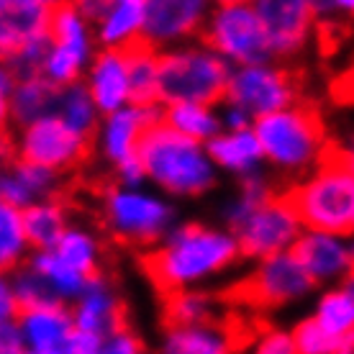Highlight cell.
<instances>
[{"instance_id":"obj_1","label":"cell","mask_w":354,"mask_h":354,"mask_svg":"<svg viewBox=\"0 0 354 354\" xmlns=\"http://www.w3.org/2000/svg\"><path fill=\"white\" fill-rule=\"evenodd\" d=\"M241 259L236 234L229 226L175 223L169 234L149 249L144 270L165 295L187 288H203L229 272Z\"/></svg>"},{"instance_id":"obj_2","label":"cell","mask_w":354,"mask_h":354,"mask_svg":"<svg viewBox=\"0 0 354 354\" xmlns=\"http://www.w3.org/2000/svg\"><path fill=\"white\" fill-rule=\"evenodd\" d=\"M149 185L177 201L203 198L218 185V172L208 144L190 139L165 121L147 129L139 144Z\"/></svg>"},{"instance_id":"obj_3","label":"cell","mask_w":354,"mask_h":354,"mask_svg":"<svg viewBox=\"0 0 354 354\" xmlns=\"http://www.w3.org/2000/svg\"><path fill=\"white\" fill-rule=\"evenodd\" d=\"M265 147L267 167L285 177L308 175L326 157V133L321 118L310 108L288 106L254 121Z\"/></svg>"},{"instance_id":"obj_4","label":"cell","mask_w":354,"mask_h":354,"mask_svg":"<svg viewBox=\"0 0 354 354\" xmlns=\"http://www.w3.org/2000/svg\"><path fill=\"white\" fill-rule=\"evenodd\" d=\"M100 211H103V223L113 239L142 249L157 247L177 223V213L175 205L169 203V195L154 185L108 187L103 193Z\"/></svg>"},{"instance_id":"obj_5","label":"cell","mask_w":354,"mask_h":354,"mask_svg":"<svg viewBox=\"0 0 354 354\" xmlns=\"http://www.w3.org/2000/svg\"><path fill=\"white\" fill-rule=\"evenodd\" d=\"M162 67V103L172 100H203L221 103L229 90L234 64L205 41L165 49L160 57Z\"/></svg>"},{"instance_id":"obj_6","label":"cell","mask_w":354,"mask_h":354,"mask_svg":"<svg viewBox=\"0 0 354 354\" xmlns=\"http://www.w3.org/2000/svg\"><path fill=\"white\" fill-rule=\"evenodd\" d=\"M288 195L306 229L354 234V175L342 160L321 162Z\"/></svg>"},{"instance_id":"obj_7","label":"cell","mask_w":354,"mask_h":354,"mask_svg":"<svg viewBox=\"0 0 354 354\" xmlns=\"http://www.w3.org/2000/svg\"><path fill=\"white\" fill-rule=\"evenodd\" d=\"M201 36L205 44L213 46L234 67L272 62L277 57L254 0L213 6Z\"/></svg>"},{"instance_id":"obj_8","label":"cell","mask_w":354,"mask_h":354,"mask_svg":"<svg viewBox=\"0 0 354 354\" xmlns=\"http://www.w3.org/2000/svg\"><path fill=\"white\" fill-rule=\"evenodd\" d=\"M49 52H46L41 75L46 80L54 82L62 90L67 85H75L85 77L88 64L95 57V26L80 10L75 8V3L67 0L59 8L52 10L49 16Z\"/></svg>"},{"instance_id":"obj_9","label":"cell","mask_w":354,"mask_h":354,"mask_svg":"<svg viewBox=\"0 0 354 354\" xmlns=\"http://www.w3.org/2000/svg\"><path fill=\"white\" fill-rule=\"evenodd\" d=\"M10 149H13V157L44 165L57 172H67L85 160L90 149V136L77 131L54 111L16 129V136L10 139Z\"/></svg>"},{"instance_id":"obj_10","label":"cell","mask_w":354,"mask_h":354,"mask_svg":"<svg viewBox=\"0 0 354 354\" xmlns=\"http://www.w3.org/2000/svg\"><path fill=\"white\" fill-rule=\"evenodd\" d=\"M306 231L290 195H270L234 229L244 259H265L270 254L290 252Z\"/></svg>"},{"instance_id":"obj_11","label":"cell","mask_w":354,"mask_h":354,"mask_svg":"<svg viewBox=\"0 0 354 354\" xmlns=\"http://www.w3.org/2000/svg\"><path fill=\"white\" fill-rule=\"evenodd\" d=\"M316 288H319L316 280L290 249V252L257 259L254 270L241 285V292L249 303H254L259 308H283V306L301 303Z\"/></svg>"},{"instance_id":"obj_12","label":"cell","mask_w":354,"mask_h":354,"mask_svg":"<svg viewBox=\"0 0 354 354\" xmlns=\"http://www.w3.org/2000/svg\"><path fill=\"white\" fill-rule=\"evenodd\" d=\"M226 97L244 106L254 118H262L280 108L292 106L298 97V88H295L290 72L277 67L272 59V62L234 67Z\"/></svg>"},{"instance_id":"obj_13","label":"cell","mask_w":354,"mask_h":354,"mask_svg":"<svg viewBox=\"0 0 354 354\" xmlns=\"http://www.w3.org/2000/svg\"><path fill=\"white\" fill-rule=\"evenodd\" d=\"M211 0H144V41L160 52L203 34Z\"/></svg>"},{"instance_id":"obj_14","label":"cell","mask_w":354,"mask_h":354,"mask_svg":"<svg viewBox=\"0 0 354 354\" xmlns=\"http://www.w3.org/2000/svg\"><path fill=\"white\" fill-rule=\"evenodd\" d=\"M295 257L310 272L316 285H339L354 270V236L339 231L306 229L295 241Z\"/></svg>"},{"instance_id":"obj_15","label":"cell","mask_w":354,"mask_h":354,"mask_svg":"<svg viewBox=\"0 0 354 354\" xmlns=\"http://www.w3.org/2000/svg\"><path fill=\"white\" fill-rule=\"evenodd\" d=\"M162 111H165V103H160V106L129 103L113 113L103 115L95 131V147L100 151V157L108 165H115V162L136 154L147 129L162 121Z\"/></svg>"},{"instance_id":"obj_16","label":"cell","mask_w":354,"mask_h":354,"mask_svg":"<svg viewBox=\"0 0 354 354\" xmlns=\"http://www.w3.org/2000/svg\"><path fill=\"white\" fill-rule=\"evenodd\" d=\"M277 57H295L308 46L316 13L310 0H254Z\"/></svg>"},{"instance_id":"obj_17","label":"cell","mask_w":354,"mask_h":354,"mask_svg":"<svg viewBox=\"0 0 354 354\" xmlns=\"http://www.w3.org/2000/svg\"><path fill=\"white\" fill-rule=\"evenodd\" d=\"M82 82L88 85L90 95L95 97L97 108L113 113L131 103V77H129V49H108L100 46L88 64Z\"/></svg>"},{"instance_id":"obj_18","label":"cell","mask_w":354,"mask_h":354,"mask_svg":"<svg viewBox=\"0 0 354 354\" xmlns=\"http://www.w3.org/2000/svg\"><path fill=\"white\" fill-rule=\"evenodd\" d=\"M24 328L28 354H67L75 331V316L70 303H46L24 308L18 316Z\"/></svg>"},{"instance_id":"obj_19","label":"cell","mask_w":354,"mask_h":354,"mask_svg":"<svg viewBox=\"0 0 354 354\" xmlns=\"http://www.w3.org/2000/svg\"><path fill=\"white\" fill-rule=\"evenodd\" d=\"M59 175L62 172H57L52 167L13 157L0 175V203L28 208L36 201L54 198L59 190V183H62Z\"/></svg>"},{"instance_id":"obj_20","label":"cell","mask_w":354,"mask_h":354,"mask_svg":"<svg viewBox=\"0 0 354 354\" xmlns=\"http://www.w3.org/2000/svg\"><path fill=\"white\" fill-rule=\"evenodd\" d=\"M208 151L216 167L236 180L262 172V167L267 165L265 147L259 142L254 126L252 129H223L218 136H213L208 142Z\"/></svg>"},{"instance_id":"obj_21","label":"cell","mask_w":354,"mask_h":354,"mask_svg":"<svg viewBox=\"0 0 354 354\" xmlns=\"http://www.w3.org/2000/svg\"><path fill=\"white\" fill-rule=\"evenodd\" d=\"M72 316H75V326L108 337L113 328L124 324V308L115 295L113 285L108 283L103 274L97 272L90 277L88 288L82 295L72 303Z\"/></svg>"},{"instance_id":"obj_22","label":"cell","mask_w":354,"mask_h":354,"mask_svg":"<svg viewBox=\"0 0 354 354\" xmlns=\"http://www.w3.org/2000/svg\"><path fill=\"white\" fill-rule=\"evenodd\" d=\"M59 88L49 82L44 75H28L18 77L6 97H0L3 106V121H8L13 129L31 124L36 118L57 111Z\"/></svg>"},{"instance_id":"obj_23","label":"cell","mask_w":354,"mask_h":354,"mask_svg":"<svg viewBox=\"0 0 354 354\" xmlns=\"http://www.w3.org/2000/svg\"><path fill=\"white\" fill-rule=\"evenodd\" d=\"M239 337L231 331L229 324L218 319L167 326L162 337V352L167 354H226L236 349Z\"/></svg>"},{"instance_id":"obj_24","label":"cell","mask_w":354,"mask_h":354,"mask_svg":"<svg viewBox=\"0 0 354 354\" xmlns=\"http://www.w3.org/2000/svg\"><path fill=\"white\" fill-rule=\"evenodd\" d=\"M95 39L108 49H131L144 41V0H115L95 24Z\"/></svg>"},{"instance_id":"obj_25","label":"cell","mask_w":354,"mask_h":354,"mask_svg":"<svg viewBox=\"0 0 354 354\" xmlns=\"http://www.w3.org/2000/svg\"><path fill=\"white\" fill-rule=\"evenodd\" d=\"M162 121L169 124L172 129H177L180 133L190 136V139H198V142L205 144L223 131L218 103H203V100H172V103H165Z\"/></svg>"},{"instance_id":"obj_26","label":"cell","mask_w":354,"mask_h":354,"mask_svg":"<svg viewBox=\"0 0 354 354\" xmlns=\"http://www.w3.org/2000/svg\"><path fill=\"white\" fill-rule=\"evenodd\" d=\"M26 262L44 277V283L49 285V290L54 292V298L59 303H70L72 306L90 283L88 274L80 272L77 267H72L54 249H36V252H31V257Z\"/></svg>"},{"instance_id":"obj_27","label":"cell","mask_w":354,"mask_h":354,"mask_svg":"<svg viewBox=\"0 0 354 354\" xmlns=\"http://www.w3.org/2000/svg\"><path fill=\"white\" fill-rule=\"evenodd\" d=\"M162 52L157 46L139 41L129 49V77H131V103L160 106L162 103Z\"/></svg>"},{"instance_id":"obj_28","label":"cell","mask_w":354,"mask_h":354,"mask_svg":"<svg viewBox=\"0 0 354 354\" xmlns=\"http://www.w3.org/2000/svg\"><path fill=\"white\" fill-rule=\"evenodd\" d=\"M24 223H26L34 252L36 249H54L70 226L67 208L57 198H44V201H36L34 205L24 208Z\"/></svg>"},{"instance_id":"obj_29","label":"cell","mask_w":354,"mask_h":354,"mask_svg":"<svg viewBox=\"0 0 354 354\" xmlns=\"http://www.w3.org/2000/svg\"><path fill=\"white\" fill-rule=\"evenodd\" d=\"M31 239H28L24 208L10 203H0V270L10 272L31 257Z\"/></svg>"},{"instance_id":"obj_30","label":"cell","mask_w":354,"mask_h":354,"mask_svg":"<svg viewBox=\"0 0 354 354\" xmlns=\"http://www.w3.org/2000/svg\"><path fill=\"white\" fill-rule=\"evenodd\" d=\"M218 316V303L203 288H187V290L167 292L165 301V321L167 326H185L201 324Z\"/></svg>"},{"instance_id":"obj_31","label":"cell","mask_w":354,"mask_h":354,"mask_svg":"<svg viewBox=\"0 0 354 354\" xmlns=\"http://www.w3.org/2000/svg\"><path fill=\"white\" fill-rule=\"evenodd\" d=\"M54 252L62 259H67L72 267H77L80 272L88 277L100 272V259H103V249H100V239L88 229V226H67L62 234V239L57 241Z\"/></svg>"},{"instance_id":"obj_32","label":"cell","mask_w":354,"mask_h":354,"mask_svg":"<svg viewBox=\"0 0 354 354\" xmlns=\"http://www.w3.org/2000/svg\"><path fill=\"white\" fill-rule=\"evenodd\" d=\"M49 10L0 8V52L8 54L26 39L49 31Z\"/></svg>"},{"instance_id":"obj_33","label":"cell","mask_w":354,"mask_h":354,"mask_svg":"<svg viewBox=\"0 0 354 354\" xmlns=\"http://www.w3.org/2000/svg\"><path fill=\"white\" fill-rule=\"evenodd\" d=\"M57 113L62 115L70 126H75L77 131L88 133V136H95L97 124H100V118H103V111L97 108L95 97L90 95L88 85L82 80L59 90Z\"/></svg>"},{"instance_id":"obj_34","label":"cell","mask_w":354,"mask_h":354,"mask_svg":"<svg viewBox=\"0 0 354 354\" xmlns=\"http://www.w3.org/2000/svg\"><path fill=\"white\" fill-rule=\"evenodd\" d=\"M313 319L334 337H344L354 331V298L344 285H328L316 298Z\"/></svg>"},{"instance_id":"obj_35","label":"cell","mask_w":354,"mask_h":354,"mask_svg":"<svg viewBox=\"0 0 354 354\" xmlns=\"http://www.w3.org/2000/svg\"><path fill=\"white\" fill-rule=\"evenodd\" d=\"M270 195H272V185H270V180L265 177V172H254V175L241 177L239 190L231 195L221 208L223 226H229L234 231L259 203H265Z\"/></svg>"},{"instance_id":"obj_36","label":"cell","mask_w":354,"mask_h":354,"mask_svg":"<svg viewBox=\"0 0 354 354\" xmlns=\"http://www.w3.org/2000/svg\"><path fill=\"white\" fill-rule=\"evenodd\" d=\"M292 339L298 354H354V331L344 337H334L313 316L295 324Z\"/></svg>"},{"instance_id":"obj_37","label":"cell","mask_w":354,"mask_h":354,"mask_svg":"<svg viewBox=\"0 0 354 354\" xmlns=\"http://www.w3.org/2000/svg\"><path fill=\"white\" fill-rule=\"evenodd\" d=\"M3 274H8L10 288H13L18 303H21V310L34 308V306H46V303H59L54 298V292L49 290V285L44 283V277L36 272L28 262Z\"/></svg>"},{"instance_id":"obj_38","label":"cell","mask_w":354,"mask_h":354,"mask_svg":"<svg viewBox=\"0 0 354 354\" xmlns=\"http://www.w3.org/2000/svg\"><path fill=\"white\" fill-rule=\"evenodd\" d=\"M49 31L44 34H36L31 39H26L21 46H16L13 52L3 54V64L8 67L16 77H28V75H41V67H44L46 52H49Z\"/></svg>"},{"instance_id":"obj_39","label":"cell","mask_w":354,"mask_h":354,"mask_svg":"<svg viewBox=\"0 0 354 354\" xmlns=\"http://www.w3.org/2000/svg\"><path fill=\"white\" fill-rule=\"evenodd\" d=\"M113 172H115V185H124V187L149 185V175H147V167H144L139 151L131 154V157H126V160L115 162Z\"/></svg>"},{"instance_id":"obj_40","label":"cell","mask_w":354,"mask_h":354,"mask_svg":"<svg viewBox=\"0 0 354 354\" xmlns=\"http://www.w3.org/2000/svg\"><path fill=\"white\" fill-rule=\"evenodd\" d=\"M254 352L259 354H298L295 352V339L288 328H267L257 337Z\"/></svg>"},{"instance_id":"obj_41","label":"cell","mask_w":354,"mask_h":354,"mask_svg":"<svg viewBox=\"0 0 354 354\" xmlns=\"http://www.w3.org/2000/svg\"><path fill=\"white\" fill-rule=\"evenodd\" d=\"M139 352H144L142 339L136 337L126 324H121L118 328H113V331L106 337L103 354H139Z\"/></svg>"},{"instance_id":"obj_42","label":"cell","mask_w":354,"mask_h":354,"mask_svg":"<svg viewBox=\"0 0 354 354\" xmlns=\"http://www.w3.org/2000/svg\"><path fill=\"white\" fill-rule=\"evenodd\" d=\"M0 352L3 354H28L26 337L18 319L0 321Z\"/></svg>"},{"instance_id":"obj_43","label":"cell","mask_w":354,"mask_h":354,"mask_svg":"<svg viewBox=\"0 0 354 354\" xmlns=\"http://www.w3.org/2000/svg\"><path fill=\"white\" fill-rule=\"evenodd\" d=\"M218 111H221L223 129H252L254 121H257L247 108L239 106V103H234V100H229V97H223L221 103H218Z\"/></svg>"},{"instance_id":"obj_44","label":"cell","mask_w":354,"mask_h":354,"mask_svg":"<svg viewBox=\"0 0 354 354\" xmlns=\"http://www.w3.org/2000/svg\"><path fill=\"white\" fill-rule=\"evenodd\" d=\"M103 346H106V337L75 326V331H72L70 337V346H67V354H103Z\"/></svg>"},{"instance_id":"obj_45","label":"cell","mask_w":354,"mask_h":354,"mask_svg":"<svg viewBox=\"0 0 354 354\" xmlns=\"http://www.w3.org/2000/svg\"><path fill=\"white\" fill-rule=\"evenodd\" d=\"M18 316H21V303L10 288L8 274H3V280H0V321H10Z\"/></svg>"},{"instance_id":"obj_46","label":"cell","mask_w":354,"mask_h":354,"mask_svg":"<svg viewBox=\"0 0 354 354\" xmlns=\"http://www.w3.org/2000/svg\"><path fill=\"white\" fill-rule=\"evenodd\" d=\"M72 3H75V8L80 10L82 16L88 18L90 24L95 26L97 21H100V18L106 16L108 10L113 8L115 0H72Z\"/></svg>"},{"instance_id":"obj_47","label":"cell","mask_w":354,"mask_h":354,"mask_svg":"<svg viewBox=\"0 0 354 354\" xmlns=\"http://www.w3.org/2000/svg\"><path fill=\"white\" fill-rule=\"evenodd\" d=\"M67 0H0V8H34V10H49L59 8Z\"/></svg>"},{"instance_id":"obj_48","label":"cell","mask_w":354,"mask_h":354,"mask_svg":"<svg viewBox=\"0 0 354 354\" xmlns=\"http://www.w3.org/2000/svg\"><path fill=\"white\" fill-rule=\"evenodd\" d=\"M310 6H313V13H316V18H331V16H337L334 0H310Z\"/></svg>"},{"instance_id":"obj_49","label":"cell","mask_w":354,"mask_h":354,"mask_svg":"<svg viewBox=\"0 0 354 354\" xmlns=\"http://www.w3.org/2000/svg\"><path fill=\"white\" fill-rule=\"evenodd\" d=\"M337 16H352L354 18V0H334Z\"/></svg>"},{"instance_id":"obj_50","label":"cell","mask_w":354,"mask_h":354,"mask_svg":"<svg viewBox=\"0 0 354 354\" xmlns=\"http://www.w3.org/2000/svg\"><path fill=\"white\" fill-rule=\"evenodd\" d=\"M339 160L344 162V167L354 175V147H344V151H342V157H339Z\"/></svg>"},{"instance_id":"obj_51","label":"cell","mask_w":354,"mask_h":354,"mask_svg":"<svg viewBox=\"0 0 354 354\" xmlns=\"http://www.w3.org/2000/svg\"><path fill=\"white\" fill-rule=\"evenodd\" d=\"M342 285H344L346 290H349V295H352V298H354V270H352V272H349V274H346L344 280H342Z\"/></svg>"},{"instance_id":"obj_52","label":"cell","mask_w":354,"mask_h":354,"mask_svg":"<svg viewBox=\"0 0 354 354\" xmlns=\"http://www.w3.org/2000/svg\"><path fill=\"white\" fill-rule=\"evenodd\" d=\"M213 6H229V3H244V0H211Z\"/></svg>"}]
</instances>
